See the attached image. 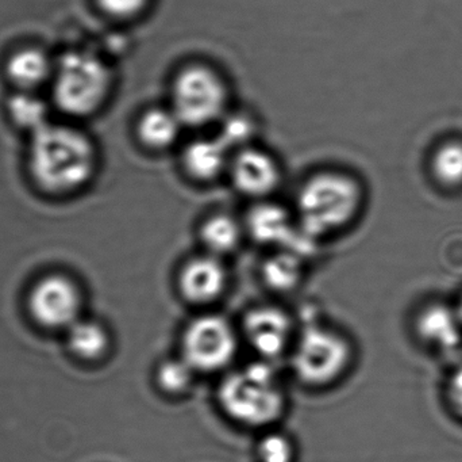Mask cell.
Here are the masks:
<instances>
[{
  "instance_id": "1",
  "label": "cell",
  "mask_w": 462,
  "mask_h": 462,
  "mask_svg": "<svg viewBox=\"0 0 462 462\" xmlns=\"http://www.w3.org/2000/svg\"><path fill=\"white\" fill-rule=\"evenodd\" d=\"M225 417L234 425L271 430L287 411L288 396L273 363L255 360L225 373L217 391Z\"/></svg>"
},
{
  "instance_id": "2",
  "label": "cell",
  "mask_w": 462,
  "mask_h": 462,
  "mask_svg": "<svg viewBox=\"0 0 462 462\" xmlns=\"http://www.w3.org/2000/svg\"><path fill=\"white\" fill-rule=\"evenodd\" d=\"M97 152L88 136L75 127L46 124L32 133L29 167L45 192H73L91 179Z\"/></svg>"
},
{
  "instance_id": "3",
  "label": "cell",
  "mask_w": 462,
  "mask_h": 462,
  "mask_svg": "<svg viewBox=\"0 0 462 462\" xmlns=\"http://www.w3.org/2000/svg\"><path fill=\"white\" fill-rule=\"evenodd\" d=\"M295 206L299 228L322 241L355 224L364 208L363 187L349 174L323 171L304 182Z\"/></svg>"
},
{
  "instance_id": "4",
  "label": "cell",
  "mask_w": 462,
  "mask_h": 462,
  "mask_svg": "<svg viewBox=\"0 0 462 462\" xmlns=\"http://www.w3.org/2000/svg\"><path fill=\"white\" fill-rule=\"evenodd\" d=\"M352 339L333 325L306 320L299 325L288 361L300 384L312 390L333 387L341 382L355 363Z\"/></svg>"
},
{
  "instance_id": "5",
  "label": "cell",
  "mask_w": 462,
  "mask_h": 462,
  "mask_svg": "<svg viewBox=\"0 0 462 462\" xmlns=\"http://www.w3.org/2000/svg\"><path fill=\"white\" fill-rule=\"evenodd\" d=\"M110 89V70L92 52H65L54 65L53 99L60 110L69 116L94 113Z\"/></svg>"
},
{
  "instance_id": "6",
  "label": "cell",
  "mask_w": 462,
  "mask_h": 462,
  "mask_svg": "<svg viewBox=\"0 0 462 462\" xmlns=\"http://www.w3.org/2000/svg\"><path fill=\"white\" fill-rule=\"evenodd\" d=\"M241 344L238 328L227 317L208 312L187 323L181 333L179 355L198 374L226 373Z\"/></svg>"
},
{
  "instance_id": "7",
  "label": "cell",
  "mask_w": 462,
  "mask_h": 462,
  "mask_svg": "<svg viewBox=\"0 0 462 462\" xmlns=\"http://www.w3.org/2000/svg\"><path fill=\"white\" fill-rule=\"evenodd\" d=\"M227 89L218 72L206 65H189L173 81L172 110L183 125L206 127L224 118Z\"/></svg>"
},
{
  "instance_id": "8",
  "label": "cell",
  "mask_w": 462,
  "mask_h": 462,
  "mask_svg": "<svg viewBox=\"0 0 462 462\" xmlns=\"http://www.w3.org/2000/svg\"><path fill=\"white\" fill-rule=\"evenodd\" d=\"M298 327L295 319L282 306L260 304L244 315L238 330L242 344H246L257 360L273 363L280 358H288Z\"/></svg>"
},
{
  "instance_id": "9",
  "label": "cell",
  "mask_w": 462,
  "mask_h": 462,
  "mask_svg": "<svg viewBox=\"0 0 462 462\" xmlns=\"http://www.w3.org/2000/svg\"><path fill=\"white\" fill-rule=\"evenodd\" d=\"M35 322L48 328H69L81 311V293L64 276H49L38 281L29 297Z\"/></svg>"
},
{
  "instance_id": "10",
  "label": "cell",
  "mask_w": 462,
  "mask_h": 462,
  "mask_svg": "<svg viewBox=\"0 0 462 462\" xmlns=\"http://www.w3.org/2000/svg\"><path fill=\"white\" fill-rule=\"evenodd\" d=\"M229 281L225 259L202 251L180 266L176 287L179 296L189 306H208L221 300Z\"/></svg>"
},
{
  "instance_id": "11",
  "label": "cell",
  "mask_w": 462,
  "mask_h": 462,
  "mask_svg": "<svg viewBox=\"0 0 462 462\" xmlns=\"http://www.w3.org/2000/svg\"><path fill=\"white\" fill-rule=\"evenodd\" d=\"M230 178L234 187L247 198L268 200L282 181L276 160L263 149L245 146L231 157Z\"/></svg>"
},
{
  "instance_id": "12",
  "label": "cell",
  "mask_w": 462,
  "mask_h": 462,
  "mask_svg": "<svg viewBox=\"0 0 462 462\" xmlns=\"http://www.w3.org/2000/svg\"><path fill=\"white\" fill-rule=\"evenodd\" d=\"M244 225L246 238L271 250L292 249L300 236L295 213L268 200L257 201L250 208Z\"/></svg>"
},
{
  "instance_id": "13",
  "label": "cell",
  "mask_w": 462,
  "mask_h": 462,
  "mask_svg": "<svg viewBox=\"0 0 462 462\" xmlns=\"http://www.w3.org/2000/svg\"><path fill=\"white\" fill-rule=\"evenodd\" d=\"M420 341L434 349H453L461 341V317L444 303H430L415 317Z\"/></svg>"
},
{
  "instance_id": "14",
  "label": "cell",
  "mask_w": 462,
  "mask_h": 462,
  "mask_svg": "<svg viewBox=\"0 0 462 462\" xmlns=\"http://www.w3.org/2000/svg\"><path fill=\"white\" fill-rule=\"evenodd\" d=\"M230 151L221 138H198L186 146L183 165L187 174L198 182L216 181L229 173Z\"/></svg>"
},
{
  "instance_id": "15",
  "label": "cell",
  "mask_w": 462,
  "mask_h": 462,
  "mask_svg": "<svg viewBox=\"0 0 462 462\" xmlns=\"http://www.w3.org/2000/svg\"><path fill=\"white\" fill-rule=\"evenodd\" d=\"M246 238L244 220L233 214L217 212L206 217L198 228L202 250L214 257L225 258L234 254Z\"/></svg>"
},
{
  "instance_id": "16",
  "label": "cell",
  "mask_w": 462,
  "mask_h": 462,
  "mask_svg": "<svg viewBox=\"0 0 462 462\" xmlns=\"http://www.w3.org/2000/svg\"><path fill=\"white\" fill-rule=\"evenodd\" d=\"M306 265V258L292 250H273L261 265V279L276 295H290L303 284Z\"/></svg>"
},
{
  "instance_id": "17",
  "label": "cell",
  "mask_w": 462,
  "mask_h": 462,
  "mask_svg": "<svg viewBox=\"0 0 462 462\" xmlns=\"http://www.w3.org/2000/svg\"><path fill=\"white\" fill-rule=\"evenodd\" d=\"M54 65L45 52L37 48L21 49L7 61V75L16 86L32 89L53 76Z\"/></svg>"
},
{
  "instance_id": "18",
  "label": "cell",
  "mask_w": 462,
  "mask_h": 462,
  "mask_svg": "<svg viewBox=\"0 0 462 462\" xmlns=\"http://www.w3.org/2000/svg\"><path fill=\"white\" fill-rule=\"evenodd\" d=\"M181 127L183 122L172 108H151L138 122V136L149 148L165 149L178 140Z\"/></svg>"
},
{
  "instance_id": "19",
  "label": "cell",
  "mask_w": 462,
  "mask_h": 462,
  "mask_svg": "<svg viewBox=\"0 0 462 462\" xmlns=\"http://www.w3.org/2000/svg\"><path fill=\"white\" fill-rule=\"evenodd\" d=\"M68 344L78 357L97 361L110 350L111 336L102 323L79 319L68 328Z\"/></svg>"
},
{
  "instance_id": "20",
  "label": "cell",
  "mask_w": 462,
  "mask_h": 462,
  "mask_svg": "<svg viewBox=\"0 0 462 462\" xmlns=\"http://www.w3.org/2000/svg\"><path fill=\"white\" fill-rule=\"evenodd\" d=\"M199 374L180 355L160 361L154 371V382L160 393L167 398H183L189 395Z\"/></svg>"
},
{
  "instance_id": "21",
  "label": "cell",
  "mask_w": 462,
  "mask_h": 462,
  "mask_svg": "<svg viewBox=\"0 0 462 462\" xmlns=\"http://www.w3.org/2000/svg\"><path fill=\"white\" fill-rule=\"evenodd\" d=\"M433 174L441 186L457 189L462 186V144L449 143L433 157Z\"/></svg>"
},
{
  "instance_id": "22",
  "label": "cell",
  "mask_w": 462,
  "mask_h": 462,
  "mask_svg": "<svg viewBox=\"0 0 462 462\" xmlns=\"http://www.w3.org/2000/svg\"><path fill=\"white\" fill-rule=\"evenodd\" d=\"M8 111H10L11 118L19 127H26L32 133L48 124L46 122L48 108H46L45 103L40 98L27 94V92L14 95L8 102Z\"/></svg>"
},
{
  "instance_id": "23",
  "label": "cell",
  "mask_w": 462,
  "mask_h": 462,
  "mask_svg": "<svg viewBox=\"0 0 462 462\" xmlns=\"http://www.w3.org/2000/svg\"><path fill=\"white\" fill-rule=\"evenodd\" d=\"M257 456L260 462H292L295 448L284 433L269 430L258 442Z\"/></svg>"
},
{
  "instance_id": "24",
  "label": "cell",
  "mask_w": 462,
  "mask_h": 462,
  "mask_svg": "<svg viewBox=\"0 0 462 462\" xmlns=\"http://www.w3.org/2000/svg\"><path fill=\"white\" fill-rule=\"evenodd\" d=\"M224 119V125H222L221 135L218 136L227 148H245L247 140H250L253 133H254V125H253L252 119L246 118V117L236 114V116L230 117V118Z\"/></svg>"
},
{
  "instance_id": "25",
  "label": "cell",
  "mask_w": 462,
  "mask_h": 462,
  "mask_svg": "<svg viewBox=\"0 0 462 462\" xmlns=\"http://www.w3.org/2000/svg\"><path fill=\"white\" fill-rule=\"evenodd\" d=\"M444 398L450 414L462 422V363L452 369L448 376Z\"/></svg>"
},
{
  "instance_id": "26",
  "label": "cell",
  "mask_w": 462,
  "mask_h": 462,
  "mask_svg": "<svg viewBox=\"0 0 462 462\" xmlns=\"http://www.w3.org/2000/svg\"><path fill=\"white\" fill-rule=\"evenodd\" d=\"M100 8L114 18L127 19L143 13L149 0H97Z\"/></svg>"
}]
</instances>
